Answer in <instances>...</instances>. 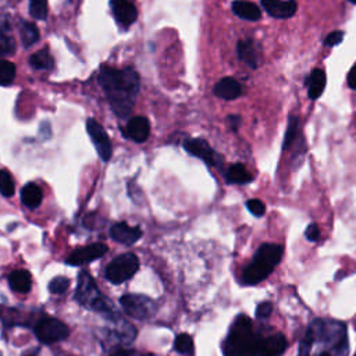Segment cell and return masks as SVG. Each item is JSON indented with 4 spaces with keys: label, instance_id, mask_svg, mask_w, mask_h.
Listing matches in <instances>:
<instances>
[{
    "label": "cell",
    "instance_id": "cell-1",
    "mask_svg": "<svg viewBox=\"0 0 356 356\" xmlns=\"http://www.w3.org/2000/svg\"><path fill=\"white\" fill-rule=\"evenodd\" d=\"M346 324L334 318L313 320L300 341L299 356H348Z\"/></svg>",
    "mask_w": 356,
    "mask_h": 356
},
{
    "label": "cell",
    "instance_id": "cell-2",
    "mask_svg": "<svg viewBox=\"0 0 356 356\" xmlns=\"http://www.w3.org/2000/svg\"><path fill=\"white\" fill-rule=\"evenodd\" d=\"M99 83L113 111L120 118H127L139 95L140 82L138 72L131 67L117 70L103 65L99 72Z\"/></svg>",
    "mask_w": 356,
    "mask_h": 356
},
{
    "label": "cell",
    "instance_id": "cell-3",
    "mask_svg": "<svg viewBox=\"0 0 356 356\" xmlns=\"http://www.w3.org/2000/svg\"><path fill=\"white\" fill-rule=\"evenodd\" d=\"M257 339L259 335L253 331L252 320L239 314L222 343L224 356H257Z\"/></svg>",
    "mask_w": 356,
    "mask_h": 356
},
{
    "label": "cell",
    "instance_id": "cell-4",
    "mask_svg": "<svg viewBox=\"0 0 356 356\" xmlns=\"http://www.w3.org/2000/svg\"><path fill=\"white\" fill-rule=\"evenodd\" d=\"M284 254L282 245L263 243L256 250L252 261L242 271V284L256 285L264 281L280 264Z\"/></svg>",
    "mask_w": 356,
    "mask_h": 356
},
{
    "label": "cell",
    "instance_id": "cell-5",
    "mask_svg": "<svg viewBox=\"0 0 356 356\" xmlns=\"http://www.w3.org/2000/svg\"><path fill=\"white\" fill-rule=\"evenodd\" d=\"M75 299L81 306L102 313L114 323L118 321V313L114 310L113 305L102 295L95 280L86 271H82L78 275Z\"/></svg>",
    "mask_w": 356,
    "mask_h": 356
},
{
    "label": "cell",
    "instance_id": "cell-6",
    "mask_svg": "<svg viewBox=\"0 0 356 356\" xmlns=\"http://www.w3.org/2000/svg\"><path fill=\"white\" fill-rule=\"evenodd\" d=\"M139 268V260L134 253H122L114 257L106 267L104 275L113 284H122Z\"/></svg>",
    "mask_w": 356,
    "mask_h": 356
},
{
    "label": "cell",
    "instance_id": "cell-7",
    "mask_svg": "<svg viewBox=\"0 0 356 356\" xmlns=\"http://www.w3.org/2000/svg\"><path fill=\"white\" fill-rule=\"evenodd\" d=\"M120 303L131 317L139 318V320L152 318L157 312V306L154 300H152L145 295L127 293L120 298Z\"/></svg>",
    "mask_w": 356,
    "mask_h": 356
},
{
    "label": "cell",
    "instance_id": "cell-8",
    "mask_svg": "<svg viewBox=\"0 0 356 356\" xmlns=\"http://www.w3.org/2000/svg\"><path fill=\"white\" fill-rule=\"evenodd\" d=\"M33 331H35L36 338L43 343L58 342V341L65 339L70 335L68 327L63 321H60L54 317L40 318L35 324Z\"/></svg>",
    "mask_w": 356,
    "mask_h": 356
},
{
    "label": "cell",
    "instance_id": "cell-9",
    "mask_svg": "<svg viewBox=\"0 0 356 356\" xmlns=\"http://www.w3.org/2000/svg\"><path fill=\"white\" fill-rule=\"evenodd\" d=\"M86 129L92 139V143L96 147L99 157L103 161H108L113 154V146H111V140H110L107 132L104 131V128L95 118H88Z\"/></svg>",
    "mask_w": 356,
    "mask_h": 356
},
{
    "label": "cell",
    "instance_id": "cell-10",
    "mask_svg": "<svg viewBox=\"0 0 356 356\" xmlns=\"http://www.w3.org/2000/svg\"><path fill=\"white\" fill-rule=\"evenodd\" d=\"M184 147L189 154H192L197 159H202L203 161H206L210 165H218L222 161V157L218 153H216L213 150V147L202 138L186 139L184 142Z\"/></svg>",
    "mask_w": 356,
    "mask_h": 356
},
{
    "label": "cell",
    "instance_id": "cell-11",
    "mask_svg": "<svg viewBox=\"0 0 356 356\" xmlns=\"http://www.w3.org/2000/svg\"><path fill=\"white\" fill-rule=\"evenodd\" d=\"M286 346V338L281 332H275L268 337L259 335L257 356H281L285 352Z\"/></svg>",
    "mask_w": 356,
    "mask_h": 356
},
{
    "label": "cell",
    "instance_id": "cell-12",
    "mask_svg": "<svg viewBox=\"0 0 356 356\" xmlns=\"http://www.w3.org/2000/svg\"><path fill=\"white\" fill-rule=\"evenodd\" d=\"M106 252H107V246L104 243H92L72 252L65 261L70 266H82L96 259H100Z\"/></svg>",
    "mask_w": 356,
    "mask_h": 356
},
{
    "label": "cell",
    "instance_id": "cell-13",
    "mask_svg": "<svg viewBox=\"0 0 356 356\" xmlns=\"http://www.w3.org/2000/svg\"><path fill=\"white\" fill-rule=\"evenodd\" d=\"M110 6H111V11L115 21L122 28H128L136 21L138 11H136V7L129 0H111Z\"/></svg>",
    "mask_w": 356,
    "mask_h": 356
},
{
    "label": "cell",
    "instance_id": "cell-14",
    "mask_svg": "<svg viewBox=\"0 0 356 356\" xmlns=\"http://www.w3.org/2000/svg\"><path fill=\"white\" fill-rule=\"evenodd\" d=\"M261 6L271 17L280 19L291 18L298 8L295 0H261Z\"/></svg>",
    "mask_w": 356,
    "mask_h": 356
},
{
    "label": "cell",
    "instance_id": "cell-15",
    "mask_svg": "<svg viewBox=\"0 0 356 356\" xmlns=\"http://www.w3.org/2000/svg\"><path fill=\"white\" fill-rule=\"evenodd\" d=\"M110 236L124 245H134L142 236V229L136 227H131L127 222H117L110 228Z\"/></svg>",
    "mask_w": 356,
    "mask_h": 356
},
{
    "label": "cell",
    "instance_id": "cell-16",
    "mask_svg": "<svg viewBox=\"0 0 356 356\" xmlns=\"http://www.w3.org/2000/svg\"><path fill=\"white\" fill-rule=\"evenodd\" d=\"M214 95L224 100H234L242 95V85L235 78H221L214 85Z\"/></svg>",
    "mask_w": 356,
    "mask_h": 356
},
{
    "label": "cell",
    "instance_id": "cell-17",
    "mask_svg": "<svg viewBox=\"0 0 356 356\" xmlns=\"http://www.w3.org/2000/svg\"><path fill=\"white\" fill-rule=\"evenodd\" d=\"M150 134V124L146 117H132L127 124V135L135 142H145Z\"/></svg>",
    "mask_w": 356,
    "mask_h": 356
},
{
    "label": "cell",
    "instance_id": "cell-18",
    "mask_svg": "<svg viewBox=\"0 0 356 356\" xmlns=\"http://www.w3.org/2000/svg\"><path fill=\"white\" fill-rule=\"evenodd\" d=\"M232 8V13L242 18V19H246V21H252V22H256L261 18V11L260 8L252 3V1H246V0H235L231 6Z\"/></svg>",
    "mask_w": 356,
    "mask_h": 356
},
{
    "label": "cell",
    "instance_id": "cell-19",
    "mask_svg": "<svg viewBox=\"0 0 356 356\" xmlns=\"http://www.w3.org/2000/svg\"><path fill=\"white\" fill-rule=\"evenodd\" d=\"M236 54L238 58L245 61L250 68H257V53L256 46L252 40H239L236 44Z\"/></svg>",
    "mask_w": 356,
    "mask_h": 356
},
{
    "label": "cell",
    "instance_id": "cell-20",
    "mask_svg": "<svg viewBox=\"0 0 356 356\" xmlns=\"http://www.w3.org/2000/svg\"><path fill=\"white\" fill-rule=\"evenodd\" d=\"M8 284L13 291L19 293H28L31 291L32 278L26 270H15L8 275Z\"/></svg>",
    "mask_w": 356,
    "mask_h": 356
},
{
    "label": "cell",
    "instance_id": "cell-21",
    "mask_svg": "<svg viewBox=\"0 0 356 356\" xmlns=\"http://www.w3.org/2000/svg\"><path fill=\"white\" fill-rule=\"evenodd\" d=\"M15 49V42L11 33L10 22L7 18H0V56L13 54Z\"/></svg>",
    "mask_w": 356,
    "mask_h": 356
},
{
    "label": "cell",
    "instance_id": "cell-22",
    "mask_svg": "<svg viewBox=\"0 0 356 356\" xmlns=\"http://www.w3.org/2000/svg\"><path fill=\"white\" fill-rule=\"evenodd\" d=\"M324 88H325V72L320 68L313 70L309 76V88H307L309 99L310 100L318 99L321 96Z\"/></svg>",
    "mask_w": 356,
    "mask_h": 356
},
{
    "label": "cell",
    "instance_id": "cell-23",
    "mask_svg": "<svg viewBox=\"0 0 356 356\" xmlns=\"http://www.w3.org/2000/svg\"><path fill=\"white\" fill-rule=\"evenodd\" d=\"M225 178H227V182L229 184H249L253 181V175L241 163L229 165L227 170Z\"/></svg>",
    "mask_w": 356,
    "mask_h": 356
},
{
    "label": "cell",
    "instance_id": "cell-24",
    "mask_svg": "<svg viewBox=\"0 0 356 356\" xmlns=\"http://www.w3.org/2000/svg\"><path fill=\"white\" fill-rule=\"evenodd\" d=\"M21 202L29 207L35 209L42 203V191L35 184H28L21 189Z\"/></svg>",
    "mask_w": 356,
    "mask_h": 356
},
{
    "label": "cell",
    "instance_id": "cell-25",
    "mask_svg": "<svg viewBox=\"0 0 356 356\" xmlns=\"http://www.w3.org/2000/svg\"><path fill=\"white\" fill-rule=\"evenodd\" d=\"M29 64L35 70H50L54 65L53 57L47 49H42L29 57Z\"/></svg>",
    "mask_w": 356,
    "mask_h": 356
},
{
    "label": "cell",
    "instance_id": "cell-26",
    "mask_svg": "<svg viewBox=\"0 0 356 356\" xmlns=\"http://www.w3.org/2000/svg\"><path fill=\"white\" fill-rule=\"evenodd\" d=\"M19 36L24 43V46H32L39 40V31L35 24L32 22H25L22 21L19 25Z\"/></svg>",
    "mask_w": 356,
    "mask_h": 356
},
{
    "label": "cell",
    "instance_id": "cell-27",
    "mask_svg": "<svg viewBox=\"0 0 356 356\" xmlns=\"http://www.w3.org/2000/svg\"><path fill=\"white\" fill-rule=\"evenodd\" d=\"M298 134H299V118L296 115H291L288 118V127H286L284 142H282L284 150H288L293 145L295 139L298 138Z\"/></svg>",
    "mask_w": 356,
    "mask_h": 356
},
{
    "label": "cell",
    "instance_id": "cell-28",
    "mask_svg": "<svg viewBox=\"0 0 356 356\" xmlns=\"http://www.w3.org/2000/svg\"><path fill=\"white\" fill-rule=\"evenodd\" d=\"M15 78V65L8 60H0V86H8Z\"/></svg>",
    "mask_w": 356,
    "mask_h": 356
},
{
    "label": "cell",
    "instance_id": "cell-29",
    "mask_svg": "<svg viewBox=\"0 0 356 356\" xmlns=\"http://www.w3.org/2000/svg\"><path fill=\"white\" fill-rule=\"evenodd\" d=\"M174 348L177 352H179L181 355H188V356H192L193 353V339L189 334H179L177 338H175V342H174Z\"/></svg>",
    "mask_w": 356,
    "mask_h": 356
},
{
    "label": "cell",
    "instance_id": "cell-30",
    "mask_svg": "<svg viewBox=\"0 0 356 356\" xmlns=\"http://www.w3.org/2000/svg\"><path fill=\"white\" fill-rule=\"evenodd\" d=\"M15 192V188H14V181L10 175V172L7 170H0V193L3 196H13Z\"/></svg>",
    "mask_w": 356,
    "mask_h": 356
},
{
    "label": "cell",
    "instance_id": "cell-31",
    "mask_svg": "<svg viewBox=\"0 0 356 356\" xmlns=\"http://www.w3.org/2000/svg\"><path fill=\"white\" fill-rule=\"evenodd\" d=\"M29 13L35 19H46L47 0H29Z\"/></svg>",
    "mask_w": 356,
    "mask_h": 356
},
{
    "label": "cell",
    "instance_id": "cell-32",
    "mask_svg": "<svg viewBox=\"0 0 356 356\" xmlns=\"http://www.w3.org/2000/svg\"><path fill=\"white\" fill-rule=\"evenodd\" d=\"M70 286V281L68 278L63 277V275H58V277H54L50 282H49V291L51 293H56V295H61L64 293Z\"/></svg>",
    "mask_w": 356,
    "mask_h": 356
},
{
    "label": "cell",
    "instance_id": "cell-33",
    "mask_svg": "<svg viewBox=\"0 0 356 356\" xmlns=\"http://www.w3.org/2000/svg\"><path fill=\"white\" fill-rule=\"evenodd\" d=\"M246 209L254 216V217H261L266 213V204L260 199H249L246 202Z\"/></svg>",
    "mask_w": 356,
    "mask_h": 356
},
{
    "label": "cell",
    "instance_id": "cell-34",
    "mask_svg": "<svg viewBox=\"0 0 356 356\" xmlns=\"http://www.w3.org/2000/svg\"><path fill=\"white\" fill-rule=\"evenodd\" d=\"M273 313V303L271 302H261L257 305L254 310V316L257 318H267Z\"/></svg>",
    "mask_w": 356,
    "mask_h": 356
},
{
    "label": "cell",
    "instance_id": "cell-35",
    "mask_svg": "<svg viewBox=\"0 0 356 356\" xmlns=\"http://www.w3.org/2000/svg\"><path fill=\"white\" fill-rule=\"evenodd\" d=\"M342 40H343V32L342 31H334V32H330L324 38V44L327 47H332V46L339 44Z\"/></svg>",
    "mask_w": 356,
    "mask_h": 356
},
{
    "label": "cell",
    "instance_id": "cell-36",
    "mask_svg": "<svg viewBox=\"0 0 356 356\" xmlns=\"http://www.w3.org/2000/svg\"><path fill=\"white\" fill-rule=\"evenodd\" d=\"M305 236H306V239L310 241V242H317V241L320 239V236H321V232H320L318 225H317L316 222L309 224V225L306 227V229H305Z\"/></svg>",
    "mask_w": 356,
    "mask_h": 356
},
{
    "label": "cell",
    "instance_id": "cell-37",
    "mask_svg": "<svg viewBox=\"0 0 356 356\" xmlns=\"http://www.w3.org/2000/svg\"><path fill=\"white\" fill-rule=\"evenodd\" d=\"M348 85L350 89L356 90V63L352 65V68L348 74Z\"/></svg>",
    "mask_w": 356,
    "mask_h": 356
},
{
    "label": "cell",
    "instance_id": "cell-38",
    "mask_svg": "<svg viewBox=\"0 0 356 356\" xmlns=\"http://www.w3.org/2000/svg\"><path fill=\"white\" fill-rule=\"evenodd\" d=\"M228 124H229V128L235 132L238 131L239 125H241V117L239 115H228Z\"/></svg>",
    "mask_w": 356,
    "mask_h": 356
},
{
    "label": "cell",
    "instance_id": "cell-39",
    "mask_svg": "<svg viewBox=\"0 0 356 356\" xmlns=\"http://www.w3.org/2000/svg\"><path fill=\"white\" fill-rule=\"evenodd\" d=\"M134 353L131 352V350H125V349H118V350H115V352H113L111 355H108V356H132Z\"/></svg>",
    "mask_w": 356,
    "mask_h": 356
},
{
    "label": "cell",
    "instance_id": "cell-40",
    "mask_svg": "<svg viewBox=\"0 0 356 356\" xmlns=\"http://www.w3.org/2000/svg\"><path fill=\"white\" fill-rule=\"evenodd\" d=\"M352 4H356V0H349Z\"/></svg>",
    "mask_w": 356,
    "mask_h": 356
},
{
    "label": "cell",
    "instance_id": "cell-41",
    "mask_svg": "<svg viewBox=\"0 0 356 356\" xmlns=\"http://www.w3.org/2000/svg\"><path fill=\"white\" fill-rule=\"evenodd\" d=\"M29 356H35V355H29Z\"/></svg>",
    "mask_w": 356,
    "mask_h": 356
},
{
    "label": "cell",
    "instance_id": "cell-42",
    "mask_svg": "<svg viewBox=\"0 0 356 356\" xmlns=\"http://www.w3.org/2000/svg\"><path fill=\"white\" fill-rule=\"evenodd\" d=\"M353 356H356V353H355V355H353Z\"/></svg>",
    "mask_w": 356,
    "mask_h": 356
}]
</instances>
